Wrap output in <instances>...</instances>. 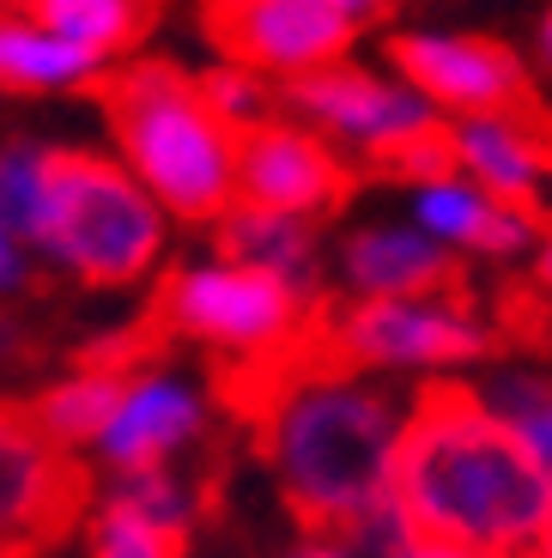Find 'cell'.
Returning a JSON list of instances; mask_svg holds the SVG:
<instances>
[{"label": "cell", "mask_w": 552, "mask_h": 558, "mask_svg": "<svg viewBox=\"0 0 552 558\" xmlns=\"http://www.w3.org/2000/svg\"><path fill=\"white\" fill-rule=\"evenodd\" d=\"M110 498L128 504V510H140V517H153V522L189 529V492H182L165 468H153V474H122V486H116Z\"/></svg>", "instance_id": "603a6c76"}, {"label": "cell", "mask_w": 552, "mask_h": 558, "mask_svg": "<svg viewBox=\"0 0 552 558\" xmlns=\"http://www.w3.org/2000/svg\"><path fill=\"white\" fill-rule=\"evenodd\" d=\"M388 510L413 546L552 558V468L468 383L413 389L388 468Z\"/></svg>", "instance_id": "6da1fadb"}, {"label": "cell", "mask_w": 552, "mask_h": 558, "mask_svg": "<svg viewBox=\"0 0 552 558\" xmlns=\"http://www.w3.org/2000/svg\"><path fill=\"white\" fill-rule=\"evenodd\" d=\"M286 558H352L346 546H322V541H304L298 553H286Z\"/></svg>", "instance_id": "4316f807"}, {"label": "cell", "mask_w": 552, "mask_h": 558, "mask_svg": "<svg viewBox=\"0 0 552 558\" xmlns=\"http://www.w3.org/2000/svg\"><path fill=\"white\" fill-rule=\"evenodd\" d=\"M400 418L407 407L388 389L359 377H316L291 389L274 413L255 425L286 510L298 529L322 546H395V510H388V468H395Z\"/></svg>", "instance_id": "7a4b0ae2"}, {"label": "cell", "mask_w": 552, "mask_h": 558, "mask_svg": "<svg viewBox=\"0 0 552 558\" xmlns=\"http://www.w3.org/2000/svg\"><path fill=\"white\" fill-rule=\"evenodd\" d=\"M340 274L352 292L371 304H431V298H468V267L449 250H437L419 231H395V225H371L359 238H346Z\"/></svg>", "instance_id": "7c38bea8"}, {"label": "cell", "mask_w": 552, "mask_h": 558, "mask_svg": "<svg viewBox=\"0 0 552 558\" xmlns=\"http://www.w3.org/2000/svg\"><path fill=\"white\" fill-rule=\"evenodd\" d=\"M85 541H92V558H189V529L140 517L116 498L97 504V517L85 522Z\"/></svg>", "instance_id": "ffe728a7"}, {"label": "cell", "mask_w": 552, "mask_h": 558, "mask_svg": "<svg viewBox=\"0 0 552 558\" xmlns=\"http://www.w3.org/2000/svg\"><path fill=\"white\" fill-rule=\"evenodd\" d=\"M383 558H468V553H443V546H413V541H395Z\"/></svg>", "instance_id": "484cf974"}, {"label": "cell", "mask_w": 552, "mask_h": 558, "mask_svg": "<svg viewBox=\"0 0 552 558\" xmlns=\"http://www.w3.org/2000/svg\"><path fill=\"white\" fill-rule=\"evenodd\" d=\"M359 177H383V182H419V189H443V182L461 177V146H456V122L425 116L407 134L383 140L364 153Z\"/></svg>", "instance_id": "d6986e66"}, {"label": "cell", "mask_w": 552, "mask_h": 558, "mask_svg": "<svg viewBox=\"0 0 552 558\" xmlns=\"http://www.w3.org/2000/svg\"><path fill=\"white\" fill-rule=\"evenodd\" d=\"M194 432H201V395L189 383L153 371V377H140L122 389L110 432L97 437V456L110 461L116 474H153Z\"/></svg>", "instance_id": "4fadbf2b"}, {"label": "cell", "mask_w": 552, "mask_h": 558, "mask_svg": "<svg viewBox=\"0 0 552 558\" xmlns=\"http://www.w3.org/2000/svg\"><path fill=\"white\" fill-rule=\"evenodd\" d=\"M146 310L165 322V335H189V340H207V347L249 359V352L279 347L304 322V310H316V304H298L267 274L207 262V267H165Z\"/></svg>", "instance_id": "52a82bcc"}, {"label": "cell", "mask_w": 552, "mask_h": 558, "mask_svg": "<svg viewBox=\"0 0 552 558\" xmlns=\"http://www.w3.org/2000/svg\"><path fill=\"white\" fill-rule=\"evenodd\" d=\"M388 61L425 104L468 116V122H504L523 140L552 153V104L535 92L523 56L497 37H425L400 31L388 37Z\"/></svg>", "instance_id": "5b68a950"}, {"label": "cell", "mask_w": 552, "mask_h": 558, "mask_svg": "<svg viewBox=\"0 0 552 558\" xmlns=\"http://www.w3.org/2000/svg\"><path fill=\"white\" fill-rule=\"evenodd\" d=\"M97 73H104L97 56L25 25V19H0V85H13V92H68V85H80L85 92Z\"/></svg>", "instance_id": "e0dca14e"}, {"label": "cell", "mask_w": 552, "mask_h": 558, "mask_svg": "<svg viewBox=\"0 0 552 558\" xmlns=\"http://www.w3.org/2000/svg\"><path fill=\"white\" fill-rule=\"evenodd\" d=\"M359 170L334 153L316 128L255 122L237 134V207L274 213V219H334L359 195Z\"/></svg>", "instance_id": "ba28073f"}, {"label": "cell", "mask_w": 552, "mask_h": 558, "mask_svg": "<svg viewBox=\"0 0 552 558\" xmlns=\"http://www.w3.org/2000/svg\"><path fill=\"white\" fill-rule=\"evenodd\" d=\"M328 328L334 347L352 371L371 364H468L485 359V328L468 310H443V304H340L328 298Z\"/></svg>", "instance_id": "30bf717a"}, {"label": "cell", "mask_w": 552, "mask_h": 558, "mask_svg": "<svg viewBox=\"0 0 552 558\" xmlns=\"http://www.w3.org/2000/svg\"><path fill=\"white\" fill-rule=\"evenodd\" d=\"M340 19H352V25H364V19H376V13H388V0H328Z\"/></svg>", "instance_id": "d4e9b609"}, {"label": "cell", "mask_w": 552, "mask_h": 558, "mask_svg": "<svg viewBox=\"0 0 552 558\" xmlns=\"http://www.w3.org/2000/svg\"><path fill=\"white\" fill-rule=\"evenodd\" d=\"M153 7L158 0H31L25 25L73 43V49H85V56H97V61H110L116 49L146 37Z\"/></svg>", "instance_id": "2e32d148"}, {"label": "cell", "mask_w": 552, "mask_h": 558, "mask_svg": "<svg viewBox=\"0 0 552 558\" xmlns=\"http://www.w3.org/2000/svg\"><path fill=\"white\" fill-rule=\"evenodd\" d=\"M122 389L128 383L116 377H97V371H73L68 383H56V389H43L31 407V418H37V432L49 437L56 449H80V444H97V437L110 432L116 407H122Z\"/></svg>", "instance_id": "ac0fdd59"}, {"label": "cell", "mask_w": 552, "mask_h": 558, "mask_svg": "<svg viewBox=\"0 0 552 558\" xmlns=\"http://www.w3.org/2000/svg\"><path fill=\"white\" fill-rule=\"evenodd\" d=\"M231 7H243V0H207V19L213 13H231Z\"/></svg>", "instance_id": "f546056e"}, {"label": "cell", "mask_w": 552, "mask_h": 558, "mask_svg": "<svg viewBox=\"0 0 552 558\" xmlns=\"http://www.w3.org/2000/svg\"><path fill=\"white\" fill-rule=\"evenodd\" d=\"M419 225L437 231L443 243L473 255H523L528 250V231L516 213H504L497 201H485L480 189H461V182H443V189H425L419 195Z\"/></svg>", "instance_id": "9a60e30c"}, {"label": "cell", "mask_w": 552, "mask_h": 558, "mask_svg": "<svg viewBox=\"0 0 552 558\" xmlns=\"http://www.w3.org/2000/svg\"><path fill=\"white\" fill-rule=\"evenodd\" d=\"M85 98L110 110L122 170L189 225H219L237 207V134L207 110L201 85L170 61L104 68Z\"/></svg>", "instance_id": "3957f363"}, {"label": "cell", "mask_w": 552, "mask_h": 558, "mask_svg": "<svg viewBox=\"0 0 552 558\" xmlns=\"http://www.w3.org/2000/svg\"><path fill=\"white\" fill-rule=\"evenodd\" d=\"M535 274H540V292H552V238L540 243V267H535Z\"/></svg>", "instance_id": "83f0119b"}, {"label": "cell", "mask_w": 552, "mask_h": 558, "mask_svg": "<svg viewBox=\"0 0 552 558\" xmlns=\"http://www.w3.org/2000/svg\"><path fill=\"white\" fill-rule=\"evenodd\" d=\"M540 56H547V68H552V7H547V19H540Z\"/></svg>", "instance_id": "f1b7e54d"}, {"label": "cell", "mask_w": 552, "mask_h": 558, "mask_svg": "<svg viewBox=\"0 0 552 558\" xmlns=\"http://www.w3.org/2000/svg\"><path fill=\"white\" fill-rule=\"evenodd\" d=\"M31 250L92 292H116L158 267L165 213L116 158L92 146H43V219Z\"/></svg>", "instance_id": "277c9868"}, {"label": "cell", "mask_w": 552, "mask_h": 558, "mask_svg": "<svg viewBox=\"0 0 552 558\" xmlns=\"http://www.w3.org/2000/svg\"><path fill=\"white\" fill-rule=\"evenodd\" d=\"M92 504V468L37 432L25 401H0V558H49Z\"/></svg>", "instance_id": "8992f818"}, {"label": "cell", "mask_w": 552, "mask_h": 558, "mask_svg": "<svg viewBox=\"0 0 552 558\" xmlns=\"http://www.w3.org/2000/svg\"><path fill=\"white\" fill-rule=\"evenodd\" d=\"M219 255L231 267L279 279L298 304H322L328 298L322 292V255L304 219H274V213H255V207H231L219 219Z\"/></svg>", "instance_id": "5bb4252c"}, {"label": "cell", "mask_w": 552, "mask_h": 558, "mask_svg": "<svg viewBox=\"0 0 552 558\" xmlns=\"http://www.w3.org/2000/svg\"><path fill=\"white\" fill-rule=\"evenodd\" d=\"M352 19H340L328 0H243L231 13L207 19V37L219 56L243 73H286L304 80L352 49Z\"/></svg>", "instance_id": "9c48e42d"}, {"label": "cell", "mask_w": 552, "mask_h": 558, "mask_svg": "<svg viewBox=\"0 0 552 558\" xmlns=\"http://www.w3.org/2000/svg\"><path fill=\"white\" fill-rule=\"evenodd\" d=\"M31 279V267H25V243L7 231V219H0V292H19Z\"/></svg>", "instance_id": "cb8c5ba5"}, {"label": "cell", "mask_w": 552, "mask_h": 558, "mask_svg": "<svg viewBox=\"0 0 552 558\" xmlns=\"http://www.w3.org/2000/svg\"><path fill=\"white\" fill-rule=\"evenodd\" d=\"M279 98H286L298 116H310V128L352 140L359 153H371V146L407 134L413 122H425V116H431L413 92H400V85L376 80V73H364V68H352V61H334V68L304 73V80H286Z\"/></svg>", "instance_id": "8fae6325"}, {"label": "cell", "mask_w": 552, "mask_h": 558, "mask_svg": "<svg viewBox=\"0 0 552 558\" xmlns=\"http://www.w3.org/2000/svg\"><path fill=\"white\" fill-rule=\"evenodd\" d=\"M485 407L552 468V377H535V371L497 377L492 389H485Z\"/></svg>", "instance_id": "44dd1931"}, {"label": "cell", "mask_w": 552, "mask_h": 558, "mask_svg": "<svg viewBox=\"0 0 552 558\" xmlns=\"http://www.w3.org/2000/svg\"><path fill=\"white\" fill-rule=\"evenodd\" d=\"M201 98H207V110L219 116L231 134H243V128H255V122H267V85H262V73H243V68H213V73H201Z\"/></svg>", "instance_id": "7402d4cb"}]
</instances>
